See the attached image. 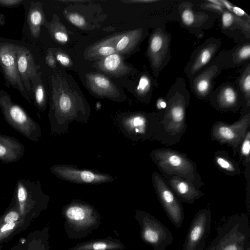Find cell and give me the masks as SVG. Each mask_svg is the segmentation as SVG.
<instances>
[{
	"label": "cell",
	"instance_id": "cell-35",
	"mask_svg": "<svg viewBox=\"0 0 250 250\" xmlns=\"http://www.w3.org/2000/svg\"><path fill=\"white\" fill-rule=\"evenodd\" d=\"M209 85L208 81L207 80L203 79L197 83L196 88L200 93L204 94L208 90Z\"/></svg>",
	"mask_w": 250,
	"mask_h": 250
},
{
	"label": "cell",
	"instance_id": "cell-43",
	"mask_svg": "<svg viewBox=\"0 0 250 250\" xmlns=\"http://www.w3.org/2000/svg\"><path fill=\"white\" fill-rule=\"evenodd\" d=\"M122 2L126 3H150L157 1V0H122Z\"/></svg>",
	"mask_w": 250,
	"mask_h": 250
},
{
	"label": "cell",
	"instance_id": "cell-14",
	"mask_svg": "<svg viewBox=\"0 0 250 250\" xmlns=\"http://www.w3.org/2000/svg\"><path fill=\"white\" fill-rule=\"evenodd\" d=\"M164 179L181 202L192 204L204 195L200 188L185 178L172 176Z\"/></svg>",
	"mask_w": 250,
	"mask_h": 250
},
{
	"label": "cell",
	"instance_id": "cell-20",
	"mask_svg": "<svg viewBox=\"0 0 250 250\" xmlns=\"http://www.w3.org/2000/svg\"><path fill=\"white\" fill-rule=\"evenodd\" d=\"M121 33L109 37L87 47L84 53V58L88 60L101 59L116 53L115 45Z\"/></svg>",
	"mask_w": 250,
	"mask_h": 250
},
{
	"label": "cell",
	"instance_id": "cell-7",
	"mask_svg": "<svg viewBox=\"0 0 250 250\" xmlns=\"http://www.w3.org/2000/svg\"><path fill=\"white\" fill-rule=\"evenodd\" d=\"M134 217L140 227L141 239L153 250H166L172 244V233L154 216L146 211L136 209Z\"/></svg>",
	"mask_w": 250,
	"mask_h": 250
},
{
	"label": "cell",
	"instance_id": "cell-8",
	"mask_svg": "<svg viewBox=\"0 0 250 250\" xmlns=\"http://www.w3.org/2000/svg\"><path fill=\"white\" fill-rule=\"evenodd\" d=\"M250 113L241 116L239 120L232 124L217 121L211 126L210 138L213 142L230 147L233 157H234L238 153L240 145L250 129Z\"/></svg>",
	"mask_w": 250,
	"mask_h": 250
},
{
	"label": "cell",
	"instance_id": "cell-47",
	"mask_svg": "<svg viewBox=\"0 0 250 250\" xmlns=\"http://www.w3.org/2000/svg\"><path fill=\"white\" fill-rule=\"evenodd\" d=\"M61 2H84L87 1L86 0H60Z\"/></svg>",
	"mask_w": 250,
	"mask_h": 250
},
{
	"label": "cell",
	"instance_id": "cell-30",
	"mask_svg": "<svg viewBox=\"0 0 250 250\" xmlns=\"http://www.w3.org/2000/svg\"><path fill=\"white\" fill-rule=\"evenodd\" d=\"M212 55L210 49L206 48L203 50L198 57L194 65V70H197L206 64L210 60Z\"/></svg>",
	"mask_w": 250,
	"mask_h": 250
},
{
	"label": "cell",
	"instance_id": "cell-10",
	"mask_svg": "<svg viewBox=\"0 0 250 250\" xmlns=\"http://www.w3.org/2000/svg\"><path fill=\"white\" fill-rule=\"evenodd\" d=\"M50 171L58 178L71 183L84 185H98L112 182L114 177L96 170L79 168L64 164L52 166Z\"/></svg>",
	"mask_w": 250,
	"mask_h": 250
},
{
	"label": "cell",
	"instance_id": "cell-27",
	"mask_svg": "<svg viewBox=\"0 0 250 250\" xmlns=\"http://www.w3.org/2000/svg\"><path fill=\"white\" fill-rule=\"evenodd\" d=\"M237 101L235 92L231 87L225 88L219 97V106L222 108H229L234 107Z\"/></svg>",
	"mask_w": 250,
	"mask_h": 250
},
{
	"label": "cell",
	"instance_id": "cell-23",
	"mask_svg": "<svg viewBox=\"0 0 250 250\" xmlns=\"http://www.w3.org/2000/svg\"><path fill=\"white\" fill-rule=\"evenodd\" d=\"M141 36V29L121 33V36L115 45L116 53L121 55L129 53L136 46Z\"/></svg>",
	"mask_w": 250,
	"mask_h": 250
},
{
	"label": "cell",
	"instance_id": "cell-22",
	"mask_svg": "<svg viewBox=\"0 0 250 250\" xmlns=\"http://www.w3.org/2000/svg\"><path fill=\"white\" fill-rule=\"evenodd\" d=\"M27 22L33 37L38 38L41 33V26L45 23V16L42 3L39 1L31 2L28 11Z\"/></svg>",
	"mask_w": 250,
	"mask_h": 250
},
{
	"label": "cell",
	"instance_id": "cell-2",
	"mask_svg": "<svg viewBox=\"0 0 250 250\" xmlns=\"http://www.w3.org/2000/svg\"><path fill=\"white\" fill-rule=\"evenodd\" d=\"M62 215L64 229L68 238H86L102 223V216L97 209L88 202L74 199L63 206Z\"/></svg>",
	"mask_w": 250,
	"mask_h": 250
},
{
	"label": "cell",
	"instance_id": "cell-4",
	"mask_svg": "<svg viewBox=\"0 0 250 250\" xmlns=\"http://www.w3.org/2000/svg\"><path fill=\"white\" fill-rule=\"evenodd\" d=\"M166 108L153 140L162 145L170 146L181 141L188 126L186 123L184 103L180 101H174Z\"/></svg>",
	"mask_w": 250,
	"mask_h": 250
},
{
	"label": "cell",
	"instance_id": "cell-6",
	"mask_svg": "<svg viewBox=\"0 0 250 250\" xmlns=\"http://www.w3.org/2000/svg\"><path fill=\"white\" fill-rule=\"evenodd\" d=\"M0 109L5 120L11 127L32 141H39L42 135L40 125L2 90H0Z\"/></svg>",
	"mask_w": 250,
	"mask_h": 250
},
{
	"label": "cell",
	"instance_id": "cell-13",
	"mask_svg": "<svg viewBox=\"0 0 250 250\" xmlns=\"http://www.w3.org/2000/svg\"><path fill=\"white\" fill-rule=\"evenodd\" d=\"M238 223H227L218 230V241L215 250H245L246 234L242 231Z\"/></svg>",
	"mask_w": 250,
	"mask_h": 250
},
{
	"label": "cell",
	"instance_id": "cell-33",
	"mask_svg": "<svg viewBox=\"0 0 250 250\" xmlns=\"http://www.w3.org/2000/svg\"><path fill=\"white\" fill-rule=\"evenodd\" d=\"M182 19L185 24L190 25L194 21V16L191 10L186 9L182 13Z\"/></svg>",
	"mask_w": 250,
	"mask_h": 250
},
{
	"label": "cell",
	"instance_id": "cell-25",
	"mask_svg": "<svg viewBox=\"0 0 250 250\" xmlns=\"http://www.w3.org/2000/svg\"><path fill=\"white\" fill-rule=\"evenodd\" d=\"M31 90L34 95L35 104L40 111H43L46 107L45 92L43 85L38 73L31 81Z\"/></svg>",
	"mask_w": 250,
	"mask_h": 250
},
{
	"label": "cell",
	"instance_id": "cell-49",
	"mask_svg": "<svg viewBox=\"0 0 250 250\" xmlns=\"http://www.w3.org/2000/svg\"><path fill=\"white\" fill-rule=\"evenodd\" d=\"M245 250H250V246H248L246 249Z\"/></svg>",
	"mask_w": 250,
	"mask_h": 250
},
{
	"label": "cell",
	"instance_id": "cell-19",
	"mask_svg": "<svg viewBox=\"0 0 250 250\" xmlns=\"http://www.w3.org/2000/svg\"><path fill=\"white\" fill-rule=\"evenodd\" d=\"M125 248L121 241L108 235L79 243L66 250H123Z\"/></svg>",
	"mask_w": 250,
	"mask_h": 250
},
{
	"label": "cell",
	"instance_id": "cell-16",
	"mask_svg": "<svg viewBox=\"0 0 250 250\" xmlns=\"http://www.w3.org/2000/svg\"><path fill=\"white\" fill-rule=\"evenodd\" d=\"M18 70L23 83L28 91L31 90V81L36 77L40 66L34 60L31 52L24 46H20L17 53Z\"/></svg>",
	"mask_w": 250,
	"mask_h": 250
},
{
	"label": "cell",
	"instance_id": "cell-45",
	"mask_svg": "<svg viewBox=\"0 0 250 250\" xmlns=\"http://www.w3.org/2000/svg\"><path fill=\"white\" fill-rule=\"evenodd\" d=\"M231 9L234 14L237 16H242L245 14V12L239 7L235 6L232 7Z\"/></svg>",
	"mask_w": 250,
	"mask_h": 250
},
{
	"label": "cell",
	"instance_id": "cell-1",
	"mask_svg": "<svg viewBox=\"0 0 250 250\" xmlns=\"http://www.w3.org/2000/svg\"><path fill=\"white\" fill-rule=\"evenodd\" d=\"M51 102L48 112L50 131L59 135L67 132L74 121L87 123L90 110L88 105L65 82L54 76L52 78Z\"/></svg>",
	"mask_w": 250,
	"mask_h": 250
},
{
	"label": "cell",
	"instance_id": "cell-41",
	"mask_svg": "<svg viewBox=\"0 0 250 250\" xmlns=\"http://www.w3.org/2000/svg\"><path fill=\"white\" fill-rule=\"evenodd\" d=\"M243 88L247 93H249L250 89V76L248 74L244 79L243 82Z\"/></svg>",
	"mask_w": 250,
	"mask_h": 250
},
{
	"label": "cell",
	"instance_id": "cell-48",
	"mask_svg": "<svg viewBox=\"0 0 250 250\" xmlns=\"http://www.w3.org/2000/svg\"><path fill=\"white\" fill-rule=\"evenodd\" d=\"M4 17L3 15H0V25L4 23Z\"/></svg>",
	"mask_w": 250,
	"mask_h": 250
},
{
	"label": "cell",
	"instance_id": "cell-34",
	"mask_svg": "<svg viewBox=\"0 0 250 250\" xmlns=\"http://www.w3.org/2000/svg\"><path fill=\"white\" fill-rule=\"evenodd\" d=\"M244 174L245 175V177L247 180V206L249 209L250 207V166H249L245 167V172Z\"/></svg>",
	"mask_w": 250,
	"mask_h": 250
},
{
	"label": "cell",
	"instance_id": "cell-11",
	"mask_svg": "<svg viewBox=\"0 0 250 250\" xmlns=\"http://www.w3.org/2000/svg\"><path fill=\"white\" fill-rule=\"evenodd\" d=\"M211 222L209 206L197 212L191 222L182 250H203L210 231Z\"/></svg>",
	"mask_w": 250,
	"mask_h": 250
},
{
	"label": "cell",
	"instance_id": "cell-28",
	"mask_svg": "<svg viewBox=\"0 0 250 250\" xmlns=\"http://www.w3.org/2000/svg\"><path fill=\"white\" fill-rule=\"evenodd\" d=\"M64 16L72 24L83 30L88 29V24L84 18L81 15L74 12L63 11Z\"/></svg>",
	"mask_w": 250,
	"mask_h": 250
},
{
	"label": "cell",
	"instance_id": "cell-29",
	"mask_svg": "<svg viewBox=\"0 0 250 250\" xmlns=\"http://www.w3.org/2000/svg\"><path fill=\"white\" fill-rule=\"evenodd\" d=\"M163 45V39L158 35H154L150 40L149 51L150 55L154 56L162 48Z\"/></svg>",
	"mask_w": 250,
	"mask_h": 250
},
{
	"label": "cell",
	"instance_id": "cell-3",
	"mask_svg": "<svg viewBox=\"0 0 250 250\" xmlns=\"http://www.w3.org/2000/svg\"><path fill=\"white\" fill-rule=\"evenodd\" d=\"M149 156L163 178L177 176L186 179L199 188L205 185L196 163L187 154L162 147L153 149Z\"/></svg>",
	"mask_w": 250,
	"mask_h": 250
},
{
	"label": "cell",
	"instance_id": "cell-12",
	"mask_svg": "<svg viewBox=\"0 0 250 250\" xmlns=\"http://www.w3.org/2000/svg\"><path fill=\"white\" fill-rule=\"evenodd\" d=\"M19 47L11 43L0 44V65L7 81L30 102L31 98L25 91L17 68V53Z\"/></svg>",
	"mask_w": 250,
	"mask_h": 250
},
{
	"label": "cell",
	"instance_id": "cell-44",
	"mask_svg": "<svg viewBox=\"0 0 250 250\" xmlns=\"http://www.w3.org/2000/svg\"><path fill=\"white\" fill-rule=\"evenodd\" d=\"M156 106L158 109H162L166 108L167 104V103L163 99H159L157 102Z\"/></svg>",
	"mask_w": 250,
	"mask_h": 250
},
{
	"label": "cell",
	"instance_id": "cell-18",
	"mask_svg": "<svg viewBox=\"0 0 250 250\" xmlns=\"http://www.w3.org/2000/svg\"><path fill=\"white\" fill-rule=\"evenodd\" d=\"M96 67L102 72L114 77L128 73L130 68L124 62L122 55L117 53L106 56L96 63Z\"/></svg>",
	"mask_w": 250,
	"mask_h": 250
},
{
	"label": "cell",
	"instance_id": "cell-26",
	"mask_svg": "<svg viewBox=\"0 0 250 250\" xmlns=\"http://www.w3.org/2000/svg\"><path fill=\"white\" fill-rule=\"evenodd\" d=\"M238 163H242L246 167L250 166V130L249 129L242 142L239 151Z\"/></svg>",
	"mask_w": 250,
	"mask_h": 250
},
{
	"label": "cell",
	"instance_id": "cell-9",
	"mask_svg": "<svg viewBox=\"0 0 250 250\" xmlns=\"http://www.w3.org/2000/svg\"><path fill=\"white\" fill-rule=\"evenodd\" d=\"M151 180L156 195L166 215L175 228H180L185 218L182 202L160 173L154 171Z\"/></svg>",
	"mask_w": 250,
	"mask_h": 250
},
{
	"label": "cell",
	"instance_id": "cell-24",
	"mask_svg": "<svg viewBox=\"0 0 250 250\" xmlns=\"http://www.w3.org/2000/svg\"><path fill=\"white\" fill-rule=\"evenodd\" d=\"M52 37L58 43H66L69 39L67 31L65 27L59 21L58 16L54 15L50 22H45L44 24Z\"/></svg>",
	"mask_w": 250,
	"mask_h": 250
},
{
	"label": "cell",
	"instance_id": "cell-21",
	"mask_svg": "<svg viewBox=\"0 0 250 250\" xmlns=\"http://www.w3.org/2000/svg\"><path fill=\"white\" fill-rule=\"evenodd\" d=\"M213 160L216 167L226 175L236 176L244 174L239 163L231 158L224 150L216 151L214 153Z\"/></svg>",
	"mask_w": 250,
	"mask_h": 250
},
{
	"label": "cell",
	"instance_id": "cell-15",
	"mask_svg": "<svg viewBox=\"0 0 250 250\" xmlns=\"http://www.w3.org/2000/svg\"><path fill=\"white\" fill-rule=\"evenodd\" d=\"M85 80L87 87L96 96L114 100L119 99V90L106 76L96 73H88L85 75Z\"/></svg>",
	"mask_w": 250,
	"mask_h": 250
},
{
	"label": "cell",
	"instance_id": "cell-40",
	"mask_svg": "<svg viewBox=\"0 0 250 250\" xmlns=\"http://www.w3.org/2000/svg\"><path fill=\"white\" fill-rule=\"evenodd\" d=\"M238 55L241 59H246L249 58L250 55V45H247L242 47L240 50Z\"/></svg>",
	"mask_w": 250,
	"mask_h": 250
},
{
	"label": "cell",
	"instance_id": "cell-31",
	"mask_svg": "<svg viewBox=\"0 0 250 250\" xmlns=\"http://www.w3.org/2000/svg\"><path fill=\"white\" fill-rule=\"evenodd\" d=\"M150 86L149 79L146 76H142L137 87V93L140 95H144L149 90Z\"/></svg>",
	"mask_w": 250,
	"mask_h": 250
},
{
	"label": "cell",
	"instance_id": "cell-38",
	"mask_svg": "<svg viewBox=\"0 0 250 250\" xmlns=\"http://www.w3.org/2000/svg\"><path fill=\"white\" fill-rule=\"evenodd\" d=\"M45 62L50 67L55 68L56 66V59L51 51H48L45 57Z\"/></svg>",
	"mask_w": 250,
	"mask_h": 250
},
{
	"label": "cell",
	"instance_id": "cell-32",
	"mask_svg": "<svg viewBox=\"0 0 250 250\" xmlns=\"http://www.w3.org/2000/svg\"><path fill=\"white\" fill-rule=\"evenodd\" d=\"M55 59L65 67H71L73 64L69 56L62 51H58L55 53Z\"/></svg>",
	"mask_w": 250,
	"mask_h": 250
},
{
	"label": "cell",
	"instance_id": "cell-39",
	"mask_svg": "<svg viewBox=\"0 0 250 250\" xmlns=\"http://www.w3.org/2000/svg\"><path fill=\"white\" fill-rule=\"evenodd\" d=\"M22 2V0H0V5L13 7L20 4Z\"/></svg>",
	"mask_w": 250,
	"mask_h": 250
},
{
	"label": "cell",
	"instance_id": "cell-36",
	"mask_svg": "<svg viewBox=\"0 0 250 250\" xmlns=\"http://www.w3.org/2000/svg\"><path fill=\"white\" fill-rule=\"evenodd\" d=\"M233 21V17L229 12H225L222 16V24L224 27H228L230 26Z\"/></svg>",
	"mask_w": 250,
	"mask_h": 250
},
{
	"label": "cell",
	"instance_id": "cell-42",
	"mask_svg": "<svg viewBox=\"0 0 250 250\" xmlns=\"http://www.w3.org/2000/svg\"><path fill=\"white\" fill-rule=\"evenodd\" d=\"M15 226V222L6 223L3 225L2 227L0 229V231L1 232H4L6 231L13 229Z\"/></svg>",
	"mask_w": 250,
	"mask_h": 250
},
{
	"label": "cell",
	"instance_id": "cell-5",
	"mask_svg": "<svg viewBox=\"0 0 250 250\" xmlns=\"http://www.w3.org/2000/svg\"><path fill=\"white\" fill-rule=\"evenodd\" d=\"M164 113L142 112L125 113L117 118V124L122 133L136 141L153 140Z\"/></svg>",
	"mask_w": 250,
	"mask_h": 250
},
{
	"label": "cell",
	"instance_id": "cell-46",
	"mask_svg": "<svg viewBox=\"0 0 250 250\" xmlns=\"http://www.w3.org/2000/svg\"><path fill=\"white\" fill-rule=\"evenodd\" d=\"M217 241L218 237L217 236L215 239H214L210 242V244L208 247V248H206L205 250L204 249L203 250H215V246L217 243Z\"/></svg>",
	"mask_w": 250,
	"mask_h": 250
},
{
	"label": "cell",
	"instance_id": "cell-17",
	"mask_svg": "<svg viewBox=\"0 0 250 250\" xmlns=\"http://www.w3.org/2000/svg\"><path fill=\"white\" fill-rule=\"evenodd\" d=\"M25 153L24 146L16 138L0 134V161L9 163L19 161Z\"/></svg>",
	"mask_w": 250,
	"mask_h": 250
},
{
	"label": "cell",
	"instance_id": "cell-37",
	"mask_svg": "<svg viewBox=\"0 0 250 250\" xmlns=\"http://www.w3.org/2000/svg\"><path fill=\"white\" fill-rule=\"evenodd\" d=\"M19 218V213L15 211H11L8 212L5 216L4 222L5 223L15 222L17 221Z\"/></svg>",
	"mask_w": 250,
	"mask_h": 250
}]
</instances>
